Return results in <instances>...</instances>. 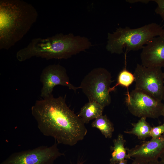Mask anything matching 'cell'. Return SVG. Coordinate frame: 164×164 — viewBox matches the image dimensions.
<instances>
[{"mask_svg":"<svg viewBox=\"0 0 164 164\" xmlns=\"http://www.w3.org/2000/svg\"><path fill=\"white\" fill-rule=\"evenodd\" d=\"M153 1L155 2L157 5L155 12L164 20V0H155Z\"/></svg>","mask_w":164,"mask_h":164,"instance_id":"obj_18","label":"cell"},{"mask_svg":"<svg viewBox=\"0 0 164 164\" xmlns=\"http://www.w3.org/2000/svg\"><path fill=\"white\" fill-rule=\"evenodd\" d=\"M164 103H163V112H162V116H163V118H164V98L163 99Z\"/></svg>","mask_w":164,"mask_h":164,"instance_id":"obj_24","label":"cell"},{"mask_svg":"<svg viewBox=\"0 0 164 164\" xmlns=\"http://www.w3.org/2000/svg\"><path fill=\"white\" fill-rule=\"evenodd\" d=\"M125 102L129 111L139 118H156L162 116L163 103L151 96L135 89L128 91Z\"/></svg>","mask_w":164,"mask_h":164,"instance_id":"obj_7","label":"cell"},{"mask_svg":"<svg viewBox=\"0 0 164 164\" xmlns=\"http://www.w3.org/2000/svg\"><path fill=\"white\" fill-rule=\"evenodd\" d=\"M135 89L160 101L164 98L163 72L160 67H147L137 64L133 73Z\"/></svg>","mask_w":164,"mask_h":164,"instance_id":"obj_6","label":"cell"},{"mask_svg":"<svg viewBox=\"0 0 164 164\" xmlns=\"http://www.w3.org/2000/svg\"><path fill=\"white\" fill-rule=\"evenodd\" d=\"M142 64L147 67H164V35L155 37L142 49Z\"/></svg>","mask_w":164,"mask_h":164,"instance_id":"obj_11","label":"cell"},{"mask_svg":"<svg viewBox=\"0 0 164 164\" xmlns=\"http://www.w3.org/2000/svg\"><path fill=\"white\" fill-rule=\"evenodd\" d=\"M163 82H164V72H163Z\"/></svg>","mask_w":164,"mask_h":164,"instance_id":"obj_25","label":"cell"},{"mask_svg":"<svg viewBox=\"0 0 164 164\" xmlns=\"http://www.w3.org/2000/svg\"><path fill=\"white\" fill-rule=\"evenodd\" d=\"M164 35V29L155 23L131 29L119 27L113 33H108L107 50L111 53L120 54L126 48L127 51L142 49L145 45L157 36Z\"/></svg>","mask_w":164,"mask_h":164,"instance_id":"obj_4","label":"cell"},{"mask_svg":"<svg viewBox=\"0 0 164 164\" xmlns=\"http://www.w3.org/2000/svg\"><path fill=\"white\" fill-rule=\"evenodd\" d=\"M104 107L95 101H89L81 109L77 116L84 124L103 115Z\"/></svg>","mask_w":164,"mask_h":164,"instance_id":"obj_12","label":"cell"},{"mask_svg":"<svg viewBox=\"0 0 164 164\" xmlns=\"http://www.w3.org/2000/svg\"><path fill=\"white\" fill-rule=\"evenodd\" d=\"M91 46L85 37L60 33L45 38L33 39L26 47L17 52L16 58L21 62L34 56L47 60L67 59Z\"/></svg>","mask_w":164,"mask_h":164,"instance_id":"obj_3","label":"cell"},{"mask_svg":"<svg viewBox=\"0 0 164 164\" xmlns=\"http://www.w3.org/2000/svg\"><path fill=\"white\" fill-rule=\"evenodd\" d=\"M146 118L142 117L135 123H132L133 128L129 131H125V133L136 136L140 140H145L150 137V132L152 127L147 122Z\"/></svg>","mask_w":164,"mask_h":164,"instance_id":"obj_14","label":"cell"},{"mask_svg":"<svg viewBox=\"0 0 164 164\" xmlns=\"http://www.w3.org/2000/svg\"><path fill=\"white\" fill-rule=\"evenodd\" d=\"M55 143L51 146L42 145L32 149L14 152L0 164H53L64 154Z\"/></svg>","mask_w":164,"mask_h":164,"instance_id":"obj_8","label":"cell"},{"mask_svg":"<svg viewBox=\"0 0 164 164\" xmlns=\"http://www.w3.org/2000/svg\"><path fill=\"white\" fill-rule=\"evenodd\" d=\"M113 81L110 73L106 69L99 67L89 72L79 87L89 101L97 102L104 108L111 102L109 89Z\"/></svg>","mask_w":164,"mask_h":164,"instance_id":"obj_5","label":"cell"},{"mask_svg":"<svg viewBox=\"0 0 164 164\" xmlns=\"http://www.w3.org/2000/svg\"><path fill=\"white\" fill-rule=\"evenodd\" d=\"M134 82H135L134 74L125 67L119 73L117 83L113 87L110 88L109 92L114 91L116 87L119 85L128 88Z\"/></svg>","mask_w":164,"mask_h":164,"instance_id":"obj_16","label":"cell"},{"mask_svg":"<svg viewBox=\"0 0 164 164\" xmlns=\"http://www.w3.org/2000/svg\"><path fill=\"white\" fill-rule=\"evenodd\" d=\"M31 111L40 132L53 138L58 144L74 145L87 134L85 124L61 96L55 97L52 94L37 100Z\"/></svg>","mask_w":164,"mask_h":164,"instance_id":"obj_1","label":"cell"},{"mask_svg":"<svg viewBox=\"0 0 164 164\" xmlns=\"http://www.w3.org/2000/svg\"><path fill=\"white\" fill-rule=\"evenodd\" d=\"M117 164H127V160L126 159H125L120 162Z\"/></svg>","mask_w":164,"mask_h":164,"instance_id":"obj_23","label":"cell"},{"mask_svg":"<svg viewBox=\"0 0 164 164\" xmlns=\"http://www.w3.org/2000/svg\"><path fill=\"white\" fill-rule=\"evenodd\" d=\"M40 80L42 85L40 96L43 98L52 94L54 87L57 85L65 86L75 91L80 89L79 87H76L70 83L66 69L59 64L49 65L45 67Z\"/></svg>","mask_w":164,"mask_h":164,"instance_id":"obj_9","label":"cell"},{"mask_svg":"<svg viewBox=\"0 0 164 164\" xmlns=\"http://www.w3.org/2000/svg\"><path fill=\"white\" fill-rule=\"evenodd\" d=\"M126 141L123 135L119 134L116 138L113 140V145L110 149L112 152L110 159V164H117L128 159L127 149L125 147Z\"/></svg>","mask_w":164,"mask_h":164,"instance_id":"obj_13","label":"cell"},{"mask_svg":"<svg viewBox=\"0 0 164 164\" xmlns=\"http://www.w3.org/2000/svg\"><path fill=\"white\" fill-rule=\"evenodd\" d=\"M164 134V123L157 126L152 128L150 132V137L152 138H157Z\"/></svg>","mask_w":164,"mask_h":164,"instance_id":"obj_17","label":"cell"},{"mask_svg":"<svg viewBox=\"0 0 164 164\" xmlns=\"http://www.w3.org/2000/svg\"><path fill=\"white\" fill-rule=\"evenodd\" d=\"M147 162L138 158H134L131 164H147Z\"/></svg>","mask_w":164,"mask_h":164,"instance_id":"obj_19","label":"cell"},{"mask_svg":"<svg viewBox=\"0 0 164 164\" xmlns=\"http://www.w3.org/2000/svg\"><path fill=\"white\" fill-rule=\"evenodd\" d=\"M38 17L31 4L21 0H0V49L7 50L21 40Z\"/></svg>","mask_w":164,"mask_h":164,"instance_id":"obj_2","label":"cell"},{"mask_svg":"<svg viewBox=\"0 0 164 164\" xmlns=\"http://www.w3.org/2000/svg\"><path fill=\"white\" fill-rule=\"evenodd\" d=\"M159 158L160 159V160L164 163V151L161 155Z\"/></svg>","mask_w":164,"mask_h":164,"instance_id":"obj_22","label":"cell"},{"mask_svg":"<svg viewBox=\"0 0 164 164\" xmlns=\"http://www.w3.org/2000/svg\"><path fill=\"white\" fill-rule=\"evenodd\" d=\"M150 1V0H126V1L127 2H128L129 3H135L136 2H141L142 3H148L149 1Z\"/></svg>","mask_w":164,"mask_h":164,"instance_id":"obj_20","label":"cell"},{"mask_svg":"<svg viewBox=\"0 0 164 164\" xmlns=\"http://www.w3.org/2000/svg\"><path fill=\"white\" fill-rule=\"evenodd\" d=\"M91 125L99 129L106 138L112 137L114 130L113 125L106 115H102L95 119Z\"/></svg>","mask_w":164,"mask_h":164,"instance_id":"obj_15","label":"cell"},{"mask_svg":"<svg viewBox=\"0 0 164 164\" xmlns=\"http://www.w3.org/2000/svg\"><path fill=\"white\" fill-rule=\"evenodd\" d=\"M164 151V134L131 149H127L128 159L138 158L147 162L159 159Z\"/></svg>","mask_w":164,"mask_h":164,"instance_id":"obj_10","label":"cell"},{"mask_svg":"<svg viewBox=\"0 0 164 164\" xmlns=\"http://www.w3.org/2000/svg\"><path fill=\"white\" fill-rule=\"evenodd\" d=\"M147 164H164V163L161 160L158 159L149 162Z\"/></svg>","mask_w":164,"mask_h":164,"instance_id":"obj_21","label":"cell"}]
</instances>
